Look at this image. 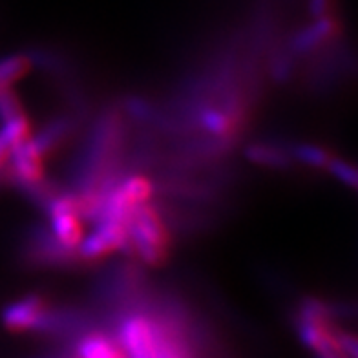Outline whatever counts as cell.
<instances>
[{"label":"cell","mask_w":358,"mask_h":358,"mask_svg":"<svg viewBox=\"0 0 358 358\" xmlns=\"http://www.w3.org/2000/svg\"><path fill=\"white\" fill-rule=\"evenodd\" d=\"M119 344L127 358H156L152 324L143 315H128L121 320Z\"/></svg>","instance_id":"cell-4"},{"label":"cell","mask_w":358,"mask_h":358,"mask_svg":"<svg viewBox=\"0 0 358 358\" xmlns=\"http://www.w3.org/2000/svg\"><path fill=\"white\" fill-rule=\"evenodd\" d=\"M199 123L207 132L214 134V136H225L232 127L231 117L220 110H205L199 117Z\"/></svg>","instance_id":"cell-15"},{"label":"cell","mask_w":358,"mask_h":358,"mask_svg":"<svg viewBox=\"0 0 358 358\" xmlns=\"http://www.w3.org/2000/svg\"><path fill=\"white\" fill-rule=\"evenodd\" d=\"M121 192L127 196V199L132 203L134 207L146 203V199L152 196V185L148 179L141 178V176H132V178L124 179L123 183L117 185Z\"/></svg>","instance_id":"cell-13"},{"label":"cell","mask_w":358,"mask_h":358,"mask_svg":"<svg viewBox=\"0 0 358 358\" xmlns=\"http://www.w3.org/2000/svg\"><path fill=\"white\" fill-rule=\"evenodd\" d=\"M76 358H127V355L108 335L88 333L77 342Z\"/></svg>","instance_id":"cell-6"},{"label":"cell","mask_w":358,"mask_h":358,"mask_svg":"<svg viewBox=\"0 0 358 358\" xmlns=\"http://www.w3.org/2000/svg\"><path fill=\"white\" fill-rule=\"evenodd\" d=\"M52 222V236L62 247L66 249H77L79 241L83 240V227H80L79 216L71 213L50 214Z\"/></svg>","instance_id":"cell-8"},{"label":"cell","mask_w":358,"mask_h":358,"mask_svg":"<svg viewBox=\"0 0 358 358\" xmlns=\"http://www.w3.org/2000/svg\"><path fill=\"white\" fill-rule=\"evenodd\" d=\"M128 245L136 249L137 256L148 265H161L166 258L169 236L156 208L141 203L132 210L127 222Z\"/></svg>","instance_id":"cell-1"},{"label":"cell","mask_w":358,"mask_h":358,"mask_svg":"<svg viewBox=\"0 0 358 358\" xmlns=\"http://www.w3.org/2000/svg\"><path fill=\"white\" fill-rule=\"evenodd\" d=\"M294 157L302 161V163H306V165L316 166V169H325L327 163L331 161L329 154L322 150L320 146L315 145H298L294 148Z\"/></svg>","instance_id":"cell-16"},{"label":"cell","mask_w":358,"mask_h":358,"mask_svg":"<svg viewBox=\"0 0 358 358\" xmlns=\"http://www.w3.org/2000/svg\"><path fill=\"white\" fill-rule=\"evenodd\" d=\"M325 169H329L331 174L335 176L336 179H340L345 187H349V189H357V170H355L353 165H349L345 161L331 159Z\"/></svg>","instance_id":"cell-18"},{"label":"cell","mask_w":358,"mask_h":358,"mask_svg":"<svg viewBox=\"0 0 358 358\" xmlns=\"http://www.w3.org/2000/svg\"><path fill=\"white\" fill-rule=\"evenodd\" d=\"M48 313H50V307L46 306L43 298L37 294H29L19 302H13L6 307L2 313V324L6 329L13 331V333H26V331L43 333Z\"/></svg>","instance_id":"cell-2"},{"label":"cell","mask_w":358,"mask_h":358,"mask_svg":"<svg viewBox=\"0 0 358 358\" xmlns=\"http://www.w3.org/2000/svg\"><path fill=\"white\" fill-rule=\"evenodd\" d=\"M10 157V146H8V143L0 137V169L4 166L6 159Z\"/></svg>","instance_id":"cell-20"},{"label":"cell","mask_w":358,"mask_h":358,"mask_svg":"<svg viewBox=\"0 0 358 358\" xmlns=\"http://www.w3.org/2000/svg\"><path fill=\"white\" fill-rule=\"evenodd\" d=\"M128 245L127 225L117 222H108L103 220L95 227L94 232L79 241L77 245V255L83 259L103 258L112 250L124 249Z\"/></svg>","instance_id":"cell-3"},{"label":"cell","mask_w":358,"mask_h":358,"mask_svg":"<svg viewBox=\"0 0 358 358\" xmlns=\"http://www.w3.org/2000/svg\"><path fill=\"white\" fill-rule=\"evenodd\" d=\"M70 130H71L70 119H55V121H52L50 124H46V127H44L43 130H41V132L31 139V141H34L35 146H37L38 154H41V156H46V154L55 150L57 146L66 139Z\"/></svg>","instance_id":"cell-10"},{"label":"cell","mask_w":358,"mask_h":358,"mask_svg":"<svg viewBox=\"0 0 358 358\" xmlns=\"http://www.w3.org/2000/svg\"><path fill=\"white\" fill-rule=\"evenodd\" d=\"M150 324L156 358H190L189 351L181 344V340L165 324H154L152 320Z\"/></svg>","instance_id":"cell-9"},{"label":"cell","mask_w":358,"mask_h":358,"mask_svg":"<svg viewBox=\"0 0 358 358\" xmlns=\"http://www.w3.org/2000/svg\"><path fill=\"white\" fill-rule=\"evenodd\" d=\"M0 137L8 143V146H13L17 143L24 141V139H28L29 137V121L24 117L22 113L17 115L13 119H8L4 121L2 128H0Z\"/></svg>","instance_id":"cell-14"},{"label":"cell","mask_w":358,"mask_h":358,"mask_svg":"<svg viewBox=\"0 0 358 358\" xmlns=\"http://www.w3.org/2000/svg\"><path fill=\"white\" fill-rule=\"evenodd\" d=\"M327 2L329 0H311V13L315 15L316 19L324 17L325 10H327Z\"/></svg>","instance_id":"cell-19"},{"label":"cell","mask_w":358,"mask_h":358,"mask_svg":"<svg viewBox=\"0 0 358 358\" xmlns=\"http://www.w3.org/2000/svg\"><path fill=\"white\" fill-rule=\"evenodd\" d=\"M11 166L17 176L19 185H24L28 190L41 192L43 187V163H41V154H38L37 146L31 139H24L10 148Z\"/></svg>","instance_id":"cell-5"},{"label":"cell","mask_w":358,"mask_h":358,"mask_svg":"<svg viewBox=\"0 0 358 358\" xmlns=\"http://www.w3.org/2000/svg\"><path fill=\"white\" fill-rule=\"evenodd\" d=\"M316 358H340V357H316Z\"/></svg>","instance_id":"cell-21"},{"label":"cell","mask_w":358,"mask_h":358,"mask_svg":"<svg viewBox=\"0 0 358 358\" xmlns=\"http://www.w3.org/2000/svg\"><path fill=\"white\" fill-rule=\"evenodd\" d=\"M29 70V59L26 55H11L0 59V88L13 85L22 79Z\"/></svg>","instance_id":"cell-12"},{"label":"cell","mask_w":358,"mask_h":358,"mask_svg":"<svg viewBox=\"0 0 358 358\" xmlns=\"http://www.w3.org/2000/svg\"><path fill=\"white\" fill-rule=\"evenodd\" d=\"M245 157L256 165L274 166V169H285L289 165V156L285 152L267 145H250L245 150Z\"/></svg>","instance_id":"cell-11"},{"label":"cell","mask_w":358,"mask_h":358,"mask_svg":"<svg viewBox=\"0 0 358 358\" xmlns=\"http://www.w3.org/2000/svg\"><path fill=\"white\" fill-rule=\"evenodd\" d=\"M336 31V22L329 17H318L315 24H311L309 28L302 29L296 37L292 38V50L296 53H307L325 43L327 38H331Z\"/></svg>","instance_id":"cell-7"},{"label":"cell","mask_w":358,"mask_h":358,"mask_svg":"<svg viewBox=\"0 0 358 358\" xmlns=\"http://www.w3.org/2000/svg\"><path fill=\"white\" fill-rule=\"evenodd\" d=\"M22 113V104H20L19 97L11 92L8 86L0 88V121H8Z\"/></svg>","instance_id":"cell-17"}]
</instances>
